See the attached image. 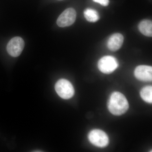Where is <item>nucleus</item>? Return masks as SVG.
<instances>
[{
    "instance_id": "nucleus-1",
    "label": "nucleus",
    "mask_w": 152,
    "mask_h": 152,
    "mask_svg": "<svg viewBox=\"0 0 152 152\" xmlns=\"http://www.w3.org/2000/svg\"><path fill=\"white\" fill-rule=\"evenodd\" d=\"M109 111L115 115H121L128 110L129 104L124 95L119 92L112 93L107 104Z\"/></svg>"
},
{
    "instance_id": "nucleus-2",
    "label": "nucleus",
    "mask_w": 152,
    "mask_h": 152,
    "mask_svg": "<svg viewBox=\"0 0 152 152\" xmlns=\"http://www.w3.org/2000/svg\"><path fill=\"white\" fill-rule=\"evenodd\" d=\"M55 89L59 96L64 99H70L75 94L72 85L65 79L59 80L55 86Z\"/></svg>"
},
{
    "instance_id": "nucleus-3",
    "label": "nucleus",
    "mask_w": 152,
    "mask_h": 152,
    "mask_svg": "<svg viewBox=\"0 0 152 152\" xmlns=\"http://www.w3.org/2000/svg\"><path fill=\"white\" fill-rule=\"evenodd\" d=\"M88 138L91 143L99 148H104L109 143L108 136L102 130H92L89 133Z\"/></svg>"
},
{
    "instance_id": "nucleus-4",
    "label": "nucleus",
    "mask_w": 152,
    "mask_h": 152,
    "mask_svg": "<svg viewBox=\"0 0 152 152\" xmlns=\"http://www.w3.org/2000/svg\"><path fill=\"white\" fill-rule=\"evenodd\" d=\"M98 68L104 74H110L116 69L118 63L115 58L112 56H105L98 62Z\"/></svg>"
},
{
    "instance_id": "nucleus-5",
    "label": "nucleus",
    "mask_w": 152,
    "mask_h": 152,
    "mask_svg": "<svg viewBox=\"0 0 152 152\" xmlns=\"http://www.w3.org/2000/svg\"><path fill=\"white\" fill-rule=\"evenodd\" d=\"M77 13L75 9L69 8L63 12L57 20V24L60 27L69 26L75 21Z\"/></svg>"
},
{
    "instance_id": "nucleus-6",
    "label": "nucleus",
    "mask_w": 152,
    "mask_h": 152,
    "mask_svg": "<svg viewBox=\"0 0 152 152\" xmlns=\"http://www.w3.org/2000/svg\"><path fill=\"white\" fill-rule=\"evenodd\" d=\"M24 47L23 39L20 37H15L9 41L7 50L8 53L12 57H17L21 54Z\"/></svg>"
},
{
    "instance_id": "nucleus-7",
    "label": "nucleus",
    "mask_w": 152,
    "mask_h": 152,
    "mask_svg": "<svg viewBox=\"0 0 152 152\" xmlns=\"http://www.w3.org/2000/svg\"><path fill=\"white\" fill-rule=\"evenodd\" d=\"M134 74L136 77L140 80L145 82L152 81V67L151 66H138L135 69Z\"/></svg>"
},
{
    "instance_id": "nucleus-8",
    "label": "nucleus",
    "mask_w": 152,
    "mask_h": 152,
    "mask_svg": "<svg viewBox=\"0 0 152 152\" xmlns=\"http://www.w3.org/2000/svg\"><path fill=\"white\" fill-rule=\"evenodd\" d=\"M124 37L121 34L116 33L112 35L107 42L108 48L112 51H116L121 48L124 43Z\"/></svg>"
},
{
    "instance_id": "nucleus-9",
    "label": "nucleus",
    "mask_w": 152,
    "mask_h": 152,
    "mask_svg": "<svg viewBox=\"0 0 152 152\" xmlns=\"http://www.w3.org/2000/svg\"><path fill=\"white\" fill-rule=\"evenodd\" d=\"M139 29L144 35L152 37V22L150 20H144L142 21L138 25Z\"/></svg>"
},
{
    "instance_id": "nucleus-10",
    "label": "nucleus",
    "mask_w": 152,
    "mask_h": 152,
    "mask_svg": "<svg viewBox=\"0 0 152 152\" xmlns=\"http://www.w3.org/2000/svg\"><path fill=\"white\" fill-rule=\"evenodd\" d=\"M84 15L86 20L91 23L97 22L100 19L99 15L97 11L92 9H86L84 12Z\"/></svg>"
},
{
    "instance_id": "nucleus-11",
    "label": "nucleus",
    "mask_w": 152,
    "mask_h": 152,
    "mask_svg": "<svg viewBox=\"0 0 152 152\" xmlns=\"http://www.w3.org/2000/svg\"><path fill=\"white\" fill-rule=\"evenodd\" d=\"M141 97L145 102L148 103H152V87L151 86H147L144 87L141 91Z\"/></svg>"
},
{
    "instance_id": "nucleus-12",
    "label": "nucleus",
    "mask_w": 152,
    "mask_h": 152,
    "mask_svg": "<svg viewBox=\"0 0 152 152\" xmlns=\"http://www.w3.org/2000/svg\"><path fill=\"white\" fill-rule=\"evenodd\" d=\"M94 2L99 4L101 5L107 7L109 4L110 1L109 0H93Z\"/></svg>"
},
{
    "instance_id": "nucleus-13",
    "label": "nucleus",
    "mask_w": 152,
    "mask_h": 152,
    "mask_svg": "<svg viewBox=\"0 0 152 152\" xmlns=\"http://www.w3.org/2000/svg\"><path fill=\"white\" fill-rule=\"evenodd\" d=\"M58 1H61V0H58Z\"/></svg>"
}]
</instances>
